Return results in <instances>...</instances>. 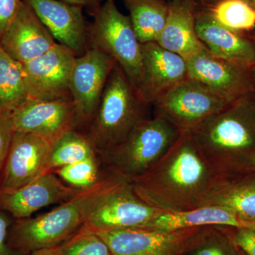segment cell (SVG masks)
Returning <instances> with one entry per match:
<instances>
[{
    "instance_id": "cell-14",
    "label": "cell",
    "mask_w": 255,
    "mask_h": 255,
    "mask_svg": "<svg viewBox=\"0 0 255 255\" xmlns=\"http://www.w3.org/2000/svg\"><path fill=\"white\" fill-rule=\"evenodd\" d=\"M15 131L29 132L53 144L65 132L77 129L73 101L26 100L11 112Z\"/></svg>"
},
{
    "instance_id": "cell-37",
    "label": "cell",
    "mask_w": 255,
    "mask_h": 255,
    "mask_svg": "<svg viewBox=\"0 0 255 255\" xmlns=\"http://www.w3.org/2000/svg\"><path fill=\"white\" fill-rule=\"evenodd\" d=\"M249 3L251 6L255 9V0H249Z\"/></svg>"
},
{
    "instance_id": "cell-5",
    "label": "cell",
    "mask_w": 255,
    "mask_h": 255,
    "mask_svg": "<svg viewBox=\"0 0 255 255\" xmlns=\"http://www.w3.org/2000/svg\"><path fill=\"white\" fill-rule=\"evenodd\" d=\"M180 135L168 122L154 117L142 121L123 141L99 155L107 169L130 182L153 167Z\"/></svg>"
},
{
    "instance_id": "cell-22",
    "label": "cell",
    "mask_w": 255,
    "mask_h": 255,
    "mask_svg": "<svg viewBox=\"0 0 255 255\" xmlns=\"http://www.w3.org/2000/svg\"><path fill=\"white\" fill-rule=\"evenodd\" d=\"M221 206L243 221L255 223V171L220 178L200 206Z\"/></svg>"
},
{
    "instance_id": "cell-32",
    "label": "cell",
    "mask_w": 255,
    "mask_h": 255,
    "mask_svg": "<svg viewBox=\"0 0 255 255\" xmlns=\"http://www.w3.org/2000/svg\"><path fill=\"white\" fill-rule=\"evenodd\" d=\"M14 219L0 209V255H23L11 248L9 233Z\"/></svg>"
},
{
    "instance_id": "cell-1",
    "label": "cell",
    "mask_w": 255,
    "mask_h": 255,
    "mask_svg": "<svg viewBox=\"0 0 255 255\" xmlns=\"http://www.w3.org/2000/svg\"><path fill=\"white\" fill-rule=\"evenodd\" d=\"M221 177L191 132H181L153 167L128 182L146 204L164 212H177L199 207Z\"/></svg>"
},
{
    "instance_id": "cell-7",
    "label": "cell",
    "mask_w": 255,
    "mask_h": 255,
    "mask_svg": "<svg viewBox=\"0 0 255 255\" xmlns=\"http://www.w3.org/2000/svg\"><path fill=\"white\" fill-rule=\"evenodd\" d=\"M230 103L200 82L187 78L153 107L155 117L167 121L181 132H191Z\"/></svg>"
},
{
    "instance_id": "cell-2",
    "label": "cell",
    "mask_w": 255,
    "mask_h": 255,
    "mask_svg": "<svg viewBox=\"0 0 255 255\" xmlns=\"http://www.w3.org/2000/svg\"><path fill=\"white\" fill-rule=\"evenodd\" d=\"M191 133L221 177L255 171V94L231 102Z\"/></svg>"
},
{
    "instance_id": "cell-31",
    "label": "cell",
    "mask_w": 255,
    "mask_h": 255,
    "mask_svg": "<svg viewBox=\"0 0 255 255\" xmlns=\"http://www.w3.org/2000/svg\"><path fill=\"white\" fill-rule=\"evenodd\" d=\"M231 237L234 244L246 255H255V229L232 228Z\"/></svg>"
},
{
    "instance_id": "cell-15",
    "label": "cell",
    "mask_w": 255,
    "mask_h": 255,
    "mask_svg": "<svg viewBox=\"0 0 255 255\" xmlns=\"http://www.w3.org/2000/svg\"><path fill=\"white\" fill-rule=\"evenodd\" d=\"M48 28L57 43L76 56L88 50V25L83 7L60 0H23Z\"/></svg>"
},
{
    "instance_id": "cell-4",
    "label": "cell",
    "mask_w": 255,
    "mask_h": 255,
    "mask_svg": "<svg viewBox=\"0 0 255 255\" xmlns=\"http://www.w3.org/2000/svg\"><path fill=\"white\" fill-rule=\"evenodd\" d=\"M150 107L140 99L124 70L116 64L86 133L98 155L119 145L140 122L150 118Z\"/></svg>"
},
{
    "instance_id": "cell-39",
    "label": "cell",
    "mask_w": 255,
    "mask_h": 255,
    "mask_svg": "<svg viewBox=\"0 0 255 255\" xmlns=\"http://www.w3.org/2000/svg\"><path fill=\"white\" fill-rule=\"evenodd\" d=\"M253 42H254V44L255 46V36H254V38H253Z\"/></svg>"
},
{
    "instance_id": "cell-6",
    "label": "cell",
    "mask_w": 255,
    "mask_h": 255,
    "mask_svg": "<svg viewBox=\"0 0 255 255\" xmlns=\"http://www.w3.org/2000/svg\"><path fill=\"white\" fill-rule=\"evenodd\" d=\"M88 25V48L98 50L116 62L137 88L141 68V43L130 16L122 14L115 0H105Z\"/></svg>"
},
{
    "instance_id": "cell-17",
    "label": "cell",
    "mask_w": 255,
    "mask_h": 255,
    "mask_svg": "<svg viewBox=\"0 0 255 255\" xmlns=\"http://www.w3.org/2000/svg\"><path fill=\"white\" fill-rule=\"evenodd\" d=\"M187 63L188 78L200 82L228 102L253 92L248 69L215 56L206 47Z\"/></svg>"
},
{
    "instance_id": "cell-26",
    "label": "cell",
    "mask_w": 255,
    "mask_h": 255,
    "mask_svg": "<svg viewBox=\"0 0 255 255\" xmlns=\"http://www.w3.org/2000/svg\"><path fill=\"white\" fill-rule=\"evenodd\" d=\"M220 24L234 31L255 26V9L246 0H221L210 11Z\"/></svg>"
},
{
    "instance_id": "cell-16",
    "label": "cell",
    "mask_w": 255,
    "mask_h": 255,
    "mask_svg": "<svg viewBox=\"0 0 255 255\" xmlns=\"http://www.w3.org/2000/svg\"><path fill=\"white\" fill-rule=\"evenodd\" d=\"M80 189L66 185L53 172H48L22 187L0 191V209L14 220L31 218L38 210L62 204Z\"/></svg>"
},
{
    "instance_id": "cell-34",
    "label": "cell",
    "mask_w": 255,
    "mask_h": 255,
    "mask_svg": "<svg viewBox=\"0 0 255 255\" xmlns=\"http://www.w3.org/2000/svg\"><path fill=\"white\" fill-rule=\"evenodd\" d=\"M60 1L86 8L87 11L92 16L102 5V0H60Z\"/></svg>"
},
{
    "instance_id": "cell-10",
    "label": "cell",
    "mask_w": 255,
    "mask_h": 255,
    "mask_svg": "<svg viewBox=\"0 0 255 255\" xmlns=\"http://www.w3.org/2000/svg\"><path fill=\"white\" fill-rule=\"evenodd\" d=\"M205 228L171 231L136 228L97 233L113 255H187Z\"/></svg>"
},
{
    "instance_id": "cell-27",
    "label": "cell",
    "mask_w": 255,
    "mask_h": 255,
    "mask_svg": "<svg viewBox=\"0 0 255 255\" xmlns=\"http://www.w3.org/2000/svg\"><path fill=\"white\" fill-rule=\"evenodd\" d=\"M231 228L221 226L206 227L187 255H238L239 249L233 243Z\"/></svg>"
},
{
    "instance_id": "cell-19",
    "label": "cell",
    "mask_w": 255,
    "mask_h": 255,
    "mask_svg": "<svg viewBox=\"0 0 255 255\" xmlns=\"http://www.w3.org/2000/svg\"><path fill=\"white\" fill-rule=\"evenodd\" d=\"M196 31L211 54L245 69L255 63L253 40L220 24L207 11H196Z\"/></svg>"
},
{
    "instance_id": "cell-18",
    "label": "cell",
    "mask_w": 255,
    "mask_h": 255,
    "mask_svg": "<svg viewBox=\"0 0 255 255\" xmlns=\"http://www.w3.org/2000/svg\"><path fill=\"white\" fill-rule=\"evenodd\" d=\"M51 33L22 0L17 14L6 30L0 46L18 63H26L46 53L56 44Z\"/></svg>"
},
{
    "instance_id": "cell-28",
    "label": "cell",
    "mask_w": 255,
    "mask_h": 255,
    "mask_svg": "<svg viewBox=\"0 0 255 255\" xmlns=\"http://www.w3.org/2000/svg\"><path fill=\"white\" fill-rule=\"evenodd\" d=\"M98 155L60 167L53 172L70 187L80 190L89 189L107 175L100 177Z\"/></svg>"
},
{
    "instance_id": "cell-9",
    "label": "cell",
    "mask_w": 255,
    "mask_h": 255,
    "mask_svg": "<svg viewBox=\"0 0 255 255\" xmlns=\"http://www.w3.org/2000/svg\"><path fill=\"white\" fill-rule=\"evenodd\" d=\"M76 57L56 43L44 54L21 63L28 100L73 101L70 84Z\"/></svg>"
},
{
    "instance_id": "cell-20",
    "label": "cell",
    "mask_w": 255,
    "mask_h": 255,
    "mask_svg": "<svg viewBox=\"0 0 255 255\" xmlns=\"http://www.w3.org/2000/svg\"><path fill=\"white\" fill-rule=\"evenodd\" d=\"M194 0H170L165 26L157 43L186 61L205 48L196 31Z\"/></svg>"
},
{
    "instance_id": "cell-36",
    "label": "cell",
    "mask_w": 255,
    "mask_h": 255,
    "mask_svg": "<svg viewBox=\"0 0 255 255\" xmlns=\"http://www.w3.org/2000/svg\"><path fill=\"white\" fill-rule=\"evenodd\" d=\"M248 75L251 80L252 90L255 94V65L248 69Z\"/></svg>"
},
{
    "instance_id": "cell-29",
    "label": "cell",
    "mask_w": 255,
    "mask_h": 255,
    "mask_svg": "<svg viewBox=\"0 0 255 255\" xmlns=\"http://www.w3.org/2000/svg\"><path fill=\"white\" fill-rule=\"evenodd\" d=\"M59 249L61 255H113L98 233L83 228Z\"/></svg>"
},
{
    "instance_id": "cell-21",
    "label": "cell",
    "mask_w": 255,
    "mask_h": 255,
    "mask_svg": "<svg viewBox=\"0 0 255 255\" xmlns=\"http://www.w3.org/2000/svg\"><path fill=\"white\" fill-rule=\"evenodd\" d=\"M209 226L255 229V223L243 221L233 211L217 206H203L187 211L163 212L141 228L171 231Z\"/></svg>"
},
{
    "instance_id": "cell-25",
    "label": "cell",
    "mask_w": 255,
    "mask_h": 255,
    "mask_svg": "<svg viewBox=\"0 0 255 255\" xmlns=\"http://www.w3.org/2000/svg\"><path fill=\"white\" fill-rule=\"evenodd\" d=\"M27 99L21 63L0 46V113L11 112Z\"/></svg>"
},
{
    "instance_id": "cell-3",
    "label": "cell",
    "mask_w": 255,
    "mask_h": 255,
    "mask_svg": "<svg viewBox=\"0 0 255 255\" xmlns=\"http://www.w3.org/2000/svg\"><path fill=\"white\" fill-rule=\"evenodd\" d=\"M124 180L110 172L93 187L79 191L46 214L14 220L9 233L10 246L23 255L62 246L82 229L101 198Z\"/></svg>"
},
{
    "instance_id": "cell-42",
    "label": "cell",
    "mask_w": 255,
    "mask_h": 255,
    "mask_svg": "<svg viewBox=\"0 0 255 255\" xmlns=\"http://www.w3.org/2000/svg\"><path fill=\"white\" fill-rule=\"evenodd\" d=\"M247 1H248L249 2V0H246Z\"/></svg>"
},
{
    "instance_id": "cell-23",
    "label": "cell",
    "mask_w": 255,
    "mask_h": 255,
    "mask_svg": "<svg viewBox=\"0 0 255 255\" xmlns=\"http://www.w3.org/2000/svg\"><path fill=\"white\" fill-rule=\"evenodd\" d=\"M124 1L139 42H157L167 21L168 3L163 0Z\"/></svg>"
},
{
    "instance_id": "cell-24",
    "label": "cell",
    "mask_w": 255,
    "mask_h": 255,
    "mask_svg": "<svg viewBox=\"0 0 255 255\" xmlns=\"http://www.w3.org/2000/svg\"><path fill=\"white\" fill-rule=\"evenodd\" d=\"M98 155L86 133L73 129L53 142L50 152V172Z\"/></svg>"
},
{
    "instance_id": "cell-12",
    "label": "cell",
    "mask_w": 255,
    "mask_h": 255,
    "mask_svg": "<svg viewBox=\"0 0 255 255\" xmlns=\"http://www.w3.org/2000/svg\"><path fill=\"white\" fill-rule=\"evenodd\" d=\"M53 143L29 132L15 131L0 177V191L29 184L48 169Z\"/></svg>"
},
{
    "instance_id": "cell-33",
    "label": "cell",
    "mask_w": 255,
    "mask_h": 255,
    "mask_svg": "<svg viewBox=\"0 0 255 255\" xmlns=\"http://www.w3.org/2000/svg\"><path fill=\"white\" fill-rule=\"evenodd\" d=\"M22 0H0V42L21 6Z\"/></svg>"
},
{
    "instance_id": "cell-38",
    "label": "cell",
    "mask_w": 255,
    "mask_h": 255,
    "mask_svg": "<svg viewBox=\"0 0 255 255\" xmlns=\"http://www.w3.org/2000/svg\"><path fill=\"white\" fill-rule=\"evenodd\" d=\"M238 255H246L244 253H243V251H241V250L239 249V253H238Z\"/></svg>"
},
{
    "instance_id": "cell-11",
    "label": "cell",
    "mask_w": 255,
    "mask_h": 255,
    "mask_svg": "<svg viewBox=\"0 0 255 255\" xmlns=\"http://www.w3.org/2000/svg\"><path fill=\"white\" fill-rule=\"evenodd\" d=\"M115 61L100 50L88 48L77 56L70 90L77 114V129L88 128L100 105L102 94Z\"/></svg>"
},
{
    "instance_id": "cell-13",
    "label": "cell",
    "mask_w": 255,
    "mask_h": 255,
    "mask_svg": "<svg viewBox=\"0 0 255 255\" xmlns=\"http://www.w3.org/2000/svg\"><path fill=\"white\" fill-rule=\"evenodd\" d=\"M188 78L187 61L157 42L141 44V68L137 92L153 106L167 92Z\"/></svg>"
},
{
    "instance_id": "cell-30",
    "label": "cell",
    "mask_w": 255,
    "mask_h": 255,
    "mask_svg": "<svg viewBox=\"0 0 255 255\" xmlns=\"http://www.w3.org/2000/svg\"><path fill=\"white\" fill-rule=\"evenodd\" d=\"M14 129L11 112L0 113V177L12 141Z\"/></svg>"
},
{
    "instance_id": "cell-41",
    "label": "cell",
    "mask_w": 255,
    "mask_h": 255,
    "mask_svg": "<svg viewBox=\"0 0 255 255\" xmlns=\"http://www.w3.org/2000/svg\"><path fill=\"white\" fill-rule=\"evenodd\" d=\"M254 170L255 171V162H254Z\"/></svg>"
},
{
    "instance_id": "cell-35",
    "label": "cell",
    "mask_w": 255,
    "mask_h": 255,
    "mask_svg": "<svg viewBox=\"0 0 255 255\" xmlns=\"http://www.w3.org/2000/svg\"><path fill=\"white\" fill-rule=\"evenodd\" d=\"M29 255H61L59 247L58 248H48L33 252Z\"/></svg>"
},
{
    "instance_id": "cell-40",
    "label": "cell",
    "mask_w": 255,
    "mask_h": 255,
    "mask_svg": "<svg viewBox=\"0 0 255 255\" xmlns=\"http://www.w3.org/2000/svg\"><path fill=\"white\" fill-rule=\"evenodd\" d=\"M206 1H215V0H206Z\"/></svg>"
},
{
    "instance_id": "cell-8",
    "label": "cell",
    "mask_w": 255,
    "mask_h": 255,
    "mask_svg": "<svg viewBox=\"0 0 255 255\" xmlns=\"http://www.w3.org/2000/svg\"><path fill=\"white\" fill-rule=\"evenodd\" d=\"M163 212L144 202L124 180L101 198L82 228L95 233L142 228Z\"/></svg>"
}]
</instances>
